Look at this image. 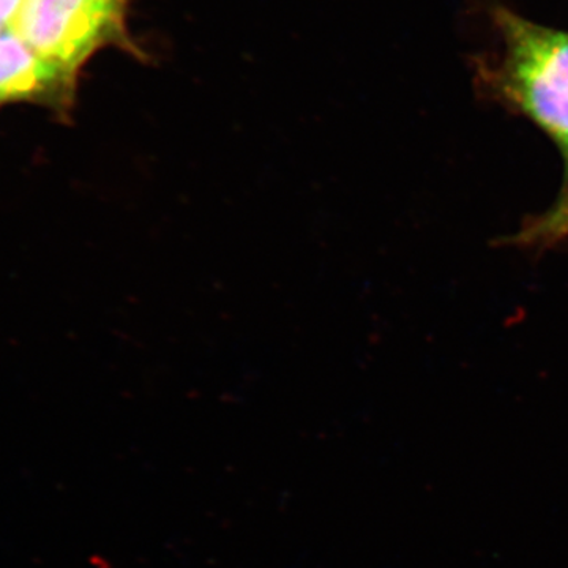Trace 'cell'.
<instances>
[{"instance_id": "3957f363", "label": "cell", "mask_w": 568, "mask_h": 568, "mask_svg": "<svg viewBox=\"0 0 568 568\" xmlns=\"http://www.w3.org/2000/svg\"><path fill=\"white\" fill-rule=\"evenodd\" d=\"M78 74L41 58L11 29H0V106L37 103L69 114Z\"/></svg>"}, {"instance_id": "5b68a950", "label": "cell", "mask_w": 568, "mask_h": 568, "mask_svg": "<svg viewBox=\"0 0 568 568\" xmlns=\"http://www.w3.org/2000/svg\"><path fill=\"white\" fill-rule=\"evenodd\" d=\"M26 0H0V29H10Z\"/></svg>"}, {"instance_id": "6da1fadb", "label": "cell", "mask_w": 568, "mask_h": 568, "mask_svg": "<svg viewBox=\"0 0 568 568\" xmlns=\"http://www.w3.org/2000/svg\"><path fill=\"white\" fill-rule=\"evenodd\" d=\"M495 24L503 50L495 63H481V85L551 138L568 166V31L508 9L495 11Z\"/></svg>"}, {"instance_id": "277c9868", "label": "cell", "mask_w": 568, "mask_h": 568, "mask_svg": "<svg viewBox=\"0 0 568 568\" xmlns=\"http://www.w3.org/2000/svg\"><path fill=\"white\" fill-rule=\"evenodd\" d=\"M568 171V166H567ZM568 241V173L558 200L541 215L530 216L507 245L518 248L548 250Z\"/></svg>"}, {"instance_id": "7a4b0ae2", "label": "cell", "mask_w": 568, "mask_h": 568, "mask_svg": "<svg viewBox=\"0 0 568 568\" xmlns=\"http://www.w3.org/2000/svg\"><path fill=\"white\" fill-rule=\"evenodd\" d=\"M133 0H26L11 31L33 51L80 77L82 67L106 48L141 58L129 33Z\"/></svg>"}]
</instances>
